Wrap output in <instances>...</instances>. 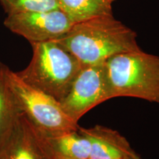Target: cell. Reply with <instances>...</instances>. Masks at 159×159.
Returning a JSON list of instances; mask_svg holds the SVG:
<instances>
[{
    "mask_svg": "<svg viewBox=\"0 0 159 159\" xmlns=\"http://www.w3.org/2000/svg\"><path fill=\"white\" fill-rule=\"evenodd\" d=\"M5 26L30 43L58 39L71 28L73 23L60 9L7 15Z\"/></svg>",
    "mask_w": 159,
    "mask_h": 159,
    "instance_id": "8992f818",
    "label": "cell"
},
{
    "mask_svg": "<svg viewBox=\"0 0 159 159\" xmlns=\"http://www.w3.org/2000/svg\"><path fill=\"white\" fill-rule=\"evenodd\" d=\"M0 159H53L44 136L23 114L0 142Z\"/></svg>",
    "mask_w": 159,
    "mask_h": 159,
    "instance_id": "52a82bcc",
    "label": "cell"
},
{
    "mask_svg": "<svg viewBox=\"0 0 159 159\" xmlns=\"http://www.w3.org/2000/svg\"><path fill=\"white\" fill-rule=\"evenodd\" d=\"M7 15L59 9L57 0H0Z\"/></svg>",
    "mask_w": 159,
    "mask_h": 159,
    "instance_id": "7c38bea8",
    "label": "cell"
},
{
    "mask_svg": "<svg viewBox=\"0 0 159 159\" xmlns=\"http://www.w3.org/2000/svg\"><path fill=\"white\" fill-rule=\"evenodd\" d=\"M83 66L105 63L114 55L141 49L137 34L114 15H102L74 24L69 31L53 40Z\"/></svg>",
    "mask_w": 159,
    "mask_h": 159,
    "instance_id": "6da1fadb",
    "label": "cell"
},
{
    "mask_svg": "<svg viewBox=\"0 0 159 159\" xmlns=\"http://www.w3.org/2000/svg\"><path fill=\"white\" fill-rule=\"evenodd\" d=\"M31 46L30 62L17 75L26 83L60 102L68 93L83 66L55 41L33 43Z\"/></svg>",
    "mask_w": 159,
    "mask_h": 159,
    "instance_id": "7a4b0ae2",
    "label": "cell"
},
{
    "mask_svg": "<svg viewBox=\"0 0 159 159\" xmlns=\"http://www.w3.org/2000/svg\"><path fill=\"white\" fill-rule=\"evenodd\" d=\"M78 131L90 142L89 159H130L139 157L127 139L118 131L99 125L89 128L79 126Z\"/></svg>",
    "mask_w": 159,
    "mask_h": 159,
    "instance_id": "ba28073f",
    "label": "cell"
},
{
    "mask_svg": "<svg viewBox=\"0 0 159 159\" xmlns=\"http://www.w3.org/2000/svg\"><path fill=\"white\" fill-rule=\"evenodd\" d=\"M130 159H142L140 158V156L138 157V158H130Z\"/></svg>",
    "mask_w": 159,
    "mask_h": 159,
    "instance_id": "5bb4252c",
    "label": "cell"
},
{
    "mask_svg": "<svg viewBox=\"0 0 159 159\" xmlns=\"http://www.w3.org/2000/svg\"><path fill=\"white\" fill-rule=\"evenodd\" d=\"M57 2L73 25L98 16L114 15L112 4L106 0H57Z\"/></svg>",
    "mask_w": 159,
    "mask_h": 159,
    "instance_id": "8fae6325",
    "label": "cell"
},
{
    "mask_svg": "<svg viewBox=\"0 0 159 159\" xmlns=\"http://www.w3.org/2000/svg\"><path fill=\"white\" fill-rule=\"evenodd\" d=\"M112 98L105 63L83 66L66 95L60 101L75 122L94 107Z\"/></svg>",
    "mask_w": 159,
    "mask_h": 159,
    "instance_id": "5b68a950",
    "label": "cell"
},
{
    "mask_svg": "<svg viewBox=\"0 0 159 159\" xmlns=\"http://www.w3.org/2000/svg\"><path fill=\"white\" fill-rule=\"evenodd\" d=\"M7 78L21 114L43 136H55L78 129V123L66 114L57 99L26 83L9 68Z\"/></svg>",
    "mask_w": 159,
    "mask_h": 159,
    "instance_id": "277c9868",
    "label": "cell"
},
{
    "mask_svg": "<svg viewBox=\"0 0 159 159\" xmlns=\"http://www.w3.org/2000/svg\"><path fill=\"white\" fill-rule=\"evenodd\" d=\"M7 66L0 62V142L21 114L7 81Z\"/></svg>",
    "mask_w": 159,
    "mask_h": 159,
    "instance_id": "30bf717a",
    "label": "cell"
},
{
    "mask_svg": "<svg viewBox=\"0 0 159 159\" xmlns=\"http://www.w3.org/2000/svg\"><path fill=\"white\" fill-rule=\"evenodd\" d=\"M44 138L53 159H89L90 142L78 129Z\"/></svg>",
    "mask_w": 159,
    "mask_h": 159,
    "instance_id": "9c48e42d",
    "label": "cell"
},
{
    "mask_svg": "<svg viewBox=\"0 0 159 159\" xmlns=\"http://www.w3.org/2000/svg\"><path fill=\"white\" fill-rule=\"evenodd\" d=\"M107 2H110V3H111L112 4L113 2H114L115 1V0H106Z\"/></svg>",
    "mask_w": 159,
    "mask_h": 159,
    "instance_id": "4fadbf2b",
    "label": "cell"
},
{
    "mask_svg": "<svg viewBox=\"0 0 159 159\" xmlns=\"http://www.w3.org/2000/svg\"><path fill=\"white\" fill-rule=\"evenodd\" d=\"M112 98L135 97L159 105V56L142 49L105 62Z\"/></svg>",
    "mask_w": 159,
    "mask_h": 159,
    "instance_id": "3957f363",
    "label": "cell"
}]
</instances>
